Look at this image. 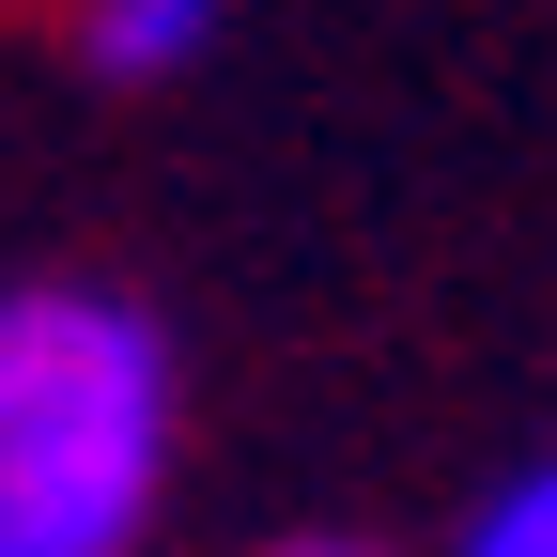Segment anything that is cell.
I'll return each mask as SVG.
<instances>
[{"mask_svg":"<svg viewBox=\"0 0 557 557\" xmlns=\"http://www.w3.org/2000/svg\"><path fill=\"white\" fill-rule=\"evenodd\" d=\"M449 557H557V449H542V465H511L496 496L465 511V542H449Z\"/></svg>","mask_w":557,"mask_h":557,"instance_id":"cell-3","label":"cell"},{"mask_svg":"<svg viewBox=\"0 0 557 557\" xmlns=\"http://www.w3.org/2000/svg\"><path fill=\"white\" fill-rule=\"evenodd\" d=\"M278 557H372V542H325V527H310V542H278Z\"/></svg>","mask_w":557,"mask_h":557,"instance_id":"cell-4","label":"cell"},{"mask_svg":"<svg viewBox=\"0 0 557 557\" xmlns=\"http://www.w3.org/2000/svg\"><path fill=\"white\" fill-rule=\"evenodd\" d=\"M218 32H233V0H78V78L171 94V78L218 62Z\"/></svg>","mask_w":557,"mask_h":557,"instance_id":"cell-2","label":"cell"},{"mask_svg":"<svg viewBox=\"0 0 557 557\" xmlns=\"http://www.w3.org/2000/svg\"><path fill=\"white\" fill-rule=\"evenodd\" d=\"M186 372L109 278H0V557H139L171 511Z\"/></svg>","mask_w":557,"mask_h":557,"instance_id":"cell-1","label":"cell"}]
</instances>
